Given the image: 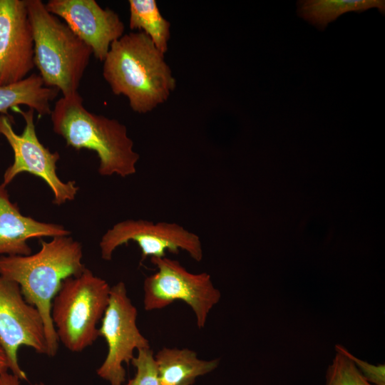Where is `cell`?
<instances>
[{"label":"cell","instance_id":"cell-1","mask_svg":"<svg viewBox=\"0 0 385 385\" xmlns=\"http://www.w3.org/2000/svg\"><path fill=\"white\" fill-rule=\"evenodd\" d=\"M81 244L70 235L41 240V248L29 255H1L0 276L16 282L25 300L39 312L45 328L47 356H54L58 340L51 319V304L66 278L86 269Z\"/></svg>","mask_w":385,"mask_h":385},{"label":"cell","instance_id":"cell-2","mask_svg":"<svg viewBox=\"0 0 385 385\" xmlns=\"http://www.w3.org/2000/svg\"><path fill=\"white\" fill-rule=\"evenodd\" d=\"M103 76L112 92L125 96L130 108L140 114L165 103L176 87L164 54L142 31L124 34L111 44Z\"/></svg>","mask_w":385,"mask_h":385},{"label":"cell","instance_id":"cell-3","mask_svg":"<svg viewBox=\"0 0 385 385\" xmlns=\"http://www.w3.org/2000/svg\"><path fill=\"white\" fill-rule=\"evenodd\" d=\"M51 119L53 132L64 139L67 146L96 153L100 175L126 178L136 173L140 155L133 150L125 125L88 111L78 92L58 99Z\"/></svg>","mask_w":385,"mask_h":385},{"label":"cell","instance_id":"cell-4","mask_svg":"<svg viewBox=\"0 0 385 385\" xmlns=\"http://www.w3.org/2000/svg\"><path fill=\"white\" fill-rule=\"evenodd\" d=\"M31 28L34 65L45 86L56 88L62 96L78 92L93 55L87 46L41 0H25Z\"/></svg>","mask_w":385,"mask_h":385},{"label":"cell","instance_id":"cell-5","mask_svg":"<svg viewBox=\"0 0 385 385\" xmlns=\"http://www.w3.org/2000/svg\"><path fill=\"white\" fill-rule=\"evenodd\" d=\"M111 287L86 269L63 280L51 304V319L58 342L81 352L99 337L98 324L107 308Z\"/></svg>","mask_w":385,"mask_h":385},{"label":"cell","instance_id":"cell-6","mask_svg":"<svg viewBox=\"0 0 385 385\" xmlns=\"http://www.w3.org/2000/svg\"><path fill=\"white\" fill-rule=\"evenodd\" d=\"M150 261L157 270L144 280V309H161L180 300L193 311L197 327H205L210 312L221 298L210 274L192 273L166 256L151 257Z\"/></svg>","mask_w":385,"mask_h":385},{"label":"cell","instance_id":"cell-7","mask_svg":"<svg viewBox=\"0 0 385 385\" xmlns=\"http://www.w3.org/2000/svg\"><path fill=\"white\" fill-rule=\"evenodd\" d=\"M23 117L25 126L23 132L18 134L13 128L14 120L9 114L0 113V135L10 145L14 153V161L5 170L2 184L9 185L20 173L26 172L41 178L52 191V202L61 205L73 200L79 188L76 182H63L56 173V163L60 159L59 153L51 152L39 140L34 124V110L29 108L24 111L16 107Z\"/></svg>","mask_w":385,"mask_h":385},{"label":"cell","instance_id":"cell-8","mask_svg":"<svg viewBox=\"0 0 385 385\" xmlns=\"http://www.w3.org/2000/svg\"><path fill=\"white\" fill-rule=\"evenodd\" d=\"M137 315L125 283L119 282L111 287L108 304L98 328L99 337L106 340L108 352L96 371L98 376L111 385H122L125 381L123 364L131 362L135 349L150 348L148 340L137 326Z\"/></svg>","mask_w":385,"mask_h":385},{"label":"cell","instance_id":"cell-9","mask_svg":"<svg viewBox=\"0 0 385 385\" xmlns=\"http://www.w3.org/2000/svg\"><path fill=\"white\" fill-rule=\"evenodd\" d=\"M130 241L135 242L143 261L148 257H165L169 251L178 254L185 251L196 262L203 257L200 239L175 222H153L147 220H125L115 224L102 236L99 243L101 258L109 261L114 251Z\"/></svg>","mask_w":385,"mask_h":385},{"label":"cell","instance_id":"cell-10","mask_svg":"<svg viewBox=\"0 0 385 385\" xmlns=\"http://www.w3.org/2000/svg\"><path fill=\"white\" fill-rule=\"evenodd\" d=\"M0 345L6 354L9 370L21 380L27 379L18 361L21 346L47 354L45 328L39 312L25 300L16 282L1 276Z\"/></svg>","mask_w":385,"mask_h":385},{"label":"cell","instance_id":"cell-11","mask_svg":"<svg viewBox=\"0 0 385 385\" xmlns=\"http://www.w3.org/2000/svg\"><path fill=\"white\" fill-rule=\"evenodd\" d=\"M46 9L60 17L103 62L111 44L124 35L125 26L119 15L102 8L95 0H49Z\"/></svg>","mask_w":385,"mask_h":385},{"label":"cell","instance_id":"cell-12","mask_svg":"<svg viewBox=\"0 0 385 385\" xmlns=\"http://www.w3.org/2000/svg\"><path fill=\"white\" fill-rule=\"evenodd\" d=\"M25 0H0V86L18 83L35 67Z\"/></svg>","mask_w":385,"mask_h":385},{"label":"cell","instance_id":"cell-13","mask_svg":"<svg viewBox=\"0 0 385 385\" xmlns=\"http://www.w3.org/2000/svg\"><path fill=\"white\" fill-rule=\"evenodd\" d=\"M71 233L61 225L24 215L17 204L11 201L6 187L0 183V256L29 255L32 252L29 240Z\"/></svg>","mask_w":385,"mask_h":385},{"label":"cell","instance_id":"cell-14","mask_svg":"<svg viewBox=\"0 0 385 385\" xmlns=\"http://www.w3.org/2000/svg\"><path fill=\"white\" fill-rule=\"evenodd\" d=\"M160 385H192L217 368L219 359L203 360L189 349L163 347L155 356Z\"/></svg>","mask_w":385,"mask_h":385},{"label":"cell","instance_id":"cell-15","mask_svg":"<svg viewBox=\"0 0 385 385\" xmlns=\"http://www.w3.org/2000/svg\"><path fill=\"white\" fill-rule=\"evenodd\" d=\"M60 91L56 88L45 86L41 76L33 73L22 81L0 86V113L8 115V110L27 106L39 115H51V103Z\"/></svg>","mask_w":385,"mask_h":385},{"label":"cell","instance_id":"cell-16","mask_svg":"<svg viewBox=\"0 0 385 385\" xmlns=\"http://www.w3.org/2000/svg\"><path fill=\"white\" fill-rule=\"evenodd\" d=\"M370 9H377L385 13L384 0H299L297 2V15L323 31L328 25L341 15L356 11L361 13Z\"/></svg>","mask_w":385,"mask_h":385},{"label":"cell","instance_id":"cell-17","mask_svg":"<svg viewBox=\"0 0 385 385\" xmlns=\"http://www.w3.org/2000/svg\"><path fill=\"white\" fill-rule=\"evenodd\" d=\"M129 26L145 34L163 54L168 49L170 23L161 14L155 0H129Z\"/></svg>","mask_w":385,"mask_h":385},{"label":"cell","instance_id":"cell-18","mask_svg":"<svg viewBox=\"0 0 385 385\" xmlns=\"http://www.w3.org/2000/svg\"><path fill=\"white\" fill-rule=\"evenodd\" d=\"M335 349V356L327 369L325 385H374L362 376L342 345L337 344Z\"/></svg>","mask_w":385,"mask_h":385},{"label":"cell","instance_id":"cell-19","mask_svg":"<svg viewBox=\"0 0 385 385\" xmlns=\"http://www.w3.org/2000/svg\"><path fill=\"white\" fill-rule=\"evenodd\" d=\"M137 351V356L131 361L136 373L128 385H160L155 356L150 347Z\"/></svg>","mask_w":385,"mask_h":385},{"label":"cell","instance_id":"cell-20","mask_svg":"<svg viewBox=\"0 0 385 385\" xmlns=\"http://www.w3.org/2000/svg\"><path fill=\"white\" fill-rule=\"evenodd\" d=\"M343 351L354 362L362 376L374 385H385V365H374L358 359L351 354L344 346H342Z\"/></svg>","mask_w":385,"mask_h":385},{"label":"cell","instance_id":"cell-21","mask_svg":"<svg viewBox=\"0 0 385 385\" xmlns=\"http://www.w3.org/2000/svg\"><path fill=\"white\" fill-rule=\"evenodd\" d=\"M21 379L8 371L0 374V385H21Z\"/></svg>","mask_w":385,"mask_h":385},{"label":"cell","instance_id":"cell-22","mask_svg":"<svg viewBox=\"0 0 385 385\" xmlns=\"http://www.w3.org/2000/svg\"><path fill=\"white\" fill-rule=\"evenodd\" d=\"M9 369V361L4 349L0 345V374L6 372Z\"/></svg>","mask_w":385,"mask_h":385},{"label":"cell","instance_id":"cell-23","mask_svg":"<svg viewBox=\"0 0 385 385\" xmlns=\"http://www.w3.org/2000/svg\"><path fill=\"white\" fill-rule=\"evenodd\" d=\"M34 385H45V384H43V383H38V384H34Z\"/></svg>","mask_w":385,"mask_h":385}]
</instances>
